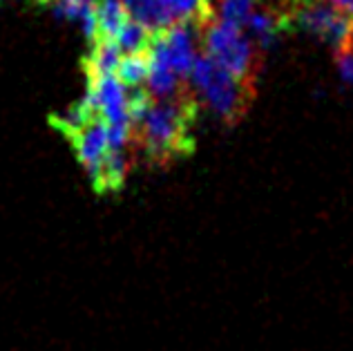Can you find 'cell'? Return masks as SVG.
<instances>
[{
  "label": "cell",
  "instance_id": "7",
  "mask_svg": "<svg viewBox=\"0 0 353 351\" xmlns=\"http://www.w3.org/2000/svg\"><path fill=\"white\" fill-rule=\"evenodd\" d=\"M121 63V50L114 41H97L92 43V52L83 61L88 79L97 77H114Z\"/></svg>",
  "mask_w": 353,
  "mask_h": 351
},
{
  "label": "cell",
  "instance_id": "11",
  "mask_svg": "<svg viewBox=\"0 0 353 351\" xmlns=\"http://www.w3.org/2000/svg\"><path fill=\"white\" fill-rule=\"evenodd\" d=\"M217 5H219V21L241 32L248 25L259 0H217Z\"/></svg>",
  "mask_w": 353,
  "mask_h": 351
},
{
  "label": "cell",
  "instance_id": "4",
  "mask_svg": "<svg viewBox=\"0 0 353 351\" xmlns=\"http://www.w3.org/2000/svg\"><path fill=\"white\" fill-rule=\"evenodd\" d=\"M199 36L201 48L212 63H217L221 70L233 74L235 79L257 83L262 52L255 48V43L244 32L228 27L215 18V21L201 27Z\"/></svg>",
  "mask_w": 353,
  "mask_h": 351
},
{
  "label": "cell",
  "instance_id": "3",
  "mask_svg": "<svg viewBox=\"0 0 353 351\" xmlns=\"http://www.w3.org/2000/svg\"><path fill=\"white\" fill-rule=\"evenodd\" d=\"M289 32L302 30L327 43L336 59L353 54V16L331 0H277Z\"/></svg>",
  "mask_w": 353,
  "mask_h": 351
},
{
  "label": "cell",
  "instance_id": "12",
  "mask_svg": "<svg viewBox=\"0 0 353 351\" xmlns=\"http://www.w3.org/2000/svg\"><path fill=\"white\" fill-rule=\"evenodd\" d=\"M338 66H340L342 77H345L347 81H353V54H347V57H340V59H338Z\"/></svg>",
  "mask_w": 353,
  "mask_h": 351
},
{
  "label": "cell",
  "instance_id": "2",
  "mask_svg": "<svg viewBox=\"0 0 353 351\" xmlns=\"http://www.w3.org/2000/svg\"><path fill=\"white\" fill-rule=\"evenodd\" d=\"M190 81L197 97L230 128L248 114L257 97V83L235 79L233 74L212 63L206 54L194 63Z\"/></svg>",
  "mask_w": 353,
  "mask_h": 351
},
{
  "label": "cell",
  "instance_id": "10",
  "mask_svg": "<svg viewBox=\"0 0 353 351\" xmlns=\"http://www.w3.org/2000/svg\"><path fill=\"white\" fill-rule=\"evenodd\" d=\"M152 39H154V34L148 30V27L134 23L132 18H130L123 30H121V34L117 36L114 43L119 45L121 52H125V54H139V52H148V50H150Z\"/></svg>",
  "mask_w": 353,
  "mask_h": 351
},
{
  "label": "cell",
  "instance_id": "9",
  "mask_svg": "<svg viewBox=\"0 0 353 351\" xmlns=\"http://www.w3.org/2000/svg\"><path fill=\"white\" fill-rule=\"evenodd\" d=\"M148 74H150V50L121 57L114 77L119 79V83L123 88L139 90L148 81Z\"/></svg>",
  "mask_w": 353,
  "mask_h": 351
},
{
  "label": "cell",
  "instance_id": "1",
  "mask_svg": "<svg viewBox=\"0 0 353 351\" xmlns=\"http://www.w3.org/2000/svg\"><path fill=\"white\" fill-rule=\"evenodd\" d=\"M132 119V143L145 152L154 166H168L194 150L192 128L199 112V97L194 88L172 101H157L139 88L128 94Z\"/></svg>",
  "mask_w": 353,
  "mask_h": 351
},
{
  "label": "cell",
  "instance_id": "5",
  "mask_svg": "<svg viewBox=\"0 0 353 351\" xmlns=\"http://www.w3.org/2000/svg\"><path fill=\"white\" fill-rule=\"evenodd\" d=\"M70 141L77 150L81 166L90 174L92 186L101 190V177H103V163L110 154V137L108 126L101 117L92 119L88 126H83L79 132L70 134Z\"/></svg>",
  "mask_w": 353,
  "mask_h": 351
},
{
  "label": "cell",
  "instance_id": "13",
  "mask_svg": "<svg viewBox=\"0 0 353 351\" xmlns=\"http://www.w3.org/2000/svg\"><path fill=\"white\" fill-rule=\"evenodd\" d=\"M331 3H336V5H340L345 12H349L351 16H353V0H331Z\"/></svg>",
  "mask_w": 353,
  "mask_h": 351
},
{
  "label": "cell",
  "instance_id": "8",
  "mask_svg": "<svg viewBox=\"0 0 353 351\" xmlns=\"http://www.w3.org/2000/svg\"><path fill=\"white\" fill-rule=\"evenodd\" d=\"M130 21L125 7L121 0H97V41H117V36Z\"/></svg>",
  "mask_w": 353,
  "mask_h": 351
},
{
  "label": "cell",
  "instance_id": "6",
  "mask_svg": "<svg viewBox=\"0 0 353 351\" xmlns=\"http://www.w3.org/2000/svg\"><path fill=\"white\" fill-rule=\"evenodd\" d=\"M121 3L134 23L148 27L152 34L165 32L176 25L170 14L168 0H121Z\"/></svg>",
  "mask_w": 353,
  "mask_h": 351
}]
</instances>
